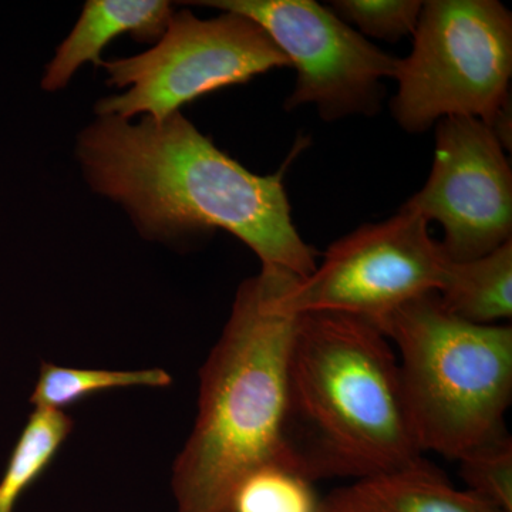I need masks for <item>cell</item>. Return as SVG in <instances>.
Returning <instances> with one entry per match:
<instances>
[{
	"mask_svg": "<svg viewBox=\"0 0 512 512\" xmlns=\"http://www.w3.org/2000/svg\"><path fill=\"white\" fill-rule=\"evenodd\" d=\"M429 222L402 208L340 238L322 264L279 296L289 315L338 312L380 322L404 303L439 293L450 259L429 234Z\"/></svg>",
	"mask_w": 512,
	"mask_h": 512,
	"instance_id": "52a82bcc",
	"label": "cell"
},
{
	"mask_svg": "<svg viewBox=\"0 0 512 512\" xmlns=\"http://www.w3.org/2000/svg\"><path fill=\"white\" fill-rule=\"evenodd\" d=\"M101 66L109 73L107 84L128 87V92L101 99L99 116L130 120L147 114L163 121L205 94L291 63L254 20L231 12L200 19L184 9L174 13L148 52Z\"/></svg>",
	"mask_w": 512,
	"mask_h": 512,
	"instance_id": "8992f818",
	"label": "cell"
},
{
	"mask_svg": "<svg viewBox=\"0 0 512 512\" xmlns=\"http://www.w3.org/2000/svg\"><path fill=\"white\" fill-rule=\"evenodd\" d=\"M330 9L345 23H353L360 35L397 42L413 35L423 2L417 0H338Z\"/></svg>",
	"mask_w": 512,
	"mask_h": 512,
	"instance_id": "e0dca14e",
	"label": "cell"
},
{
	"mask_svg": "<svg viewBox=\"0 0 512 512\" xmlns=\"http://www.w3.org/2000/svg\"><path fill=\"white\" fill-rule=\"evenodd\" d=\"M77 158L93 190L123 205L143 237L174 241L224 229L262 268L305 279L318 266L293 225L284 168L252 174L181 111L138 124L99 116L80 133Z\"/></svg>",
	"mask_w": 512,
	"mask_h": 512,
	"instance_id": "6da1fadb",
	"label": "cell"
},
{
	"mask_svg": "<svg viewBox=\"0 0 512 512\" xmlns=\"http://www.w3.org/2000/svg\"><path fill=\"white\" fill-rule=\"evenodd\" d=\"M460 476L470 491L501 512H512V439L488 441L458 458Z\"/></svg>",
	"mask_w": 512,
	"mask_h": 512,
	"instance_id": "2e32d148",
	"label": "cell"
},
{
	"mask_svg": "<svg viewBox=\"0 0 512 512\" xmlns=\"http://www.w3.org/2000/svg\"><path fill=\"white\" fill-rule=\"evenodd\" d=\"M403 208L440 222L450 261H473L511 241L512 173L493 130L471 117L437 121L429 180Z\"/></svg>",
	"mask_w": 512,
	"mask_h": 512,
	"instance_id": "9c48e42d",
	"label": "cell"
},
{
	"mask_svg": "<svg viewBox=\"0 0 512 512\" xmlns=\"http://www.w3.org/2000/svg\"><path fill=\"white\" fill-rule=\"evenodd\" d=\"M399 362L421 451L458 460L507 434L512 328L476 325L444 308L439 293L404 303L376 323Z\"/></svg>",
	"mask_w": 512,
	"mask_h": 512,
	"instance_id": "277c9868",
	"label": "cell"
},
{
	"mask_svg": "<svg viewBox=\"0 0 512 512\" xmlns=\"http://www.w3.org/2000/svg\"><path fill=\"white\" fill-rule=\"evenodd\" d=\"M173 377L160 367L140 370L79 369L42 362L30 403L40 409L62 410L94 394L128 387L165 389Z\"/></svg>",
	"mask_w": 512,
	"mask_h": 512,
	"instance_id": "5bb4252c",
	"label": "cell"
},
{
	"mask_svg": "<svg viewBox=\"0 0 512 512\" xmlns=\"http://www.w3.org/2000/svg\"><path fill=\"white\" fill-rule=\"evenodd\" d=\"M73 429L66 412L35 407L0 478V512L16 511L22 495L52 466Z\"/></svg>",
	"mask_w": 512,
	"mask_h": 512,
	"instance_id": "4fadbf2b",
	"label": "cell"
},
{
	"mask_svg": "<svg viewBox=\"0 0 512 512\" xmlns=\"http://www.w3.org/2000/svg\"><path fill=\"white\" fill-rule=\"evenodd\" d=\"M289 470L352 481L423 458L392 343L375 323L338 312L299 315L286 372Z\"/></svg>",
	"mask_w": 512,
	"mask_h": 512,
	"instance_id": "7a4b0ae2",
	"label": "cell"
},
{
	"mask_svg": "<svg viewBox=\"0 0 512 512\" xmlns=\"http://www.w3.org/2000/svg\"><path fill=\"white\" fill-rule=\"evenodd\" d=\"M173 15V6L165 0H89L47 64L43 89H64L84 63L101 66V52L116 37L130 35L137 42L157 43Z\"/></svg>",
	"mask_w": 512,
	"mask_h": 512,
	"instance_id": "8fae6325",
	"label": "cell"
},
{
	"mask_svg": "<svg viewBox=\"0 0 512 512\" xmlns=\"http://www.w3.org/2000/svg\"><path fill=\"white\" fill-rule=\"evenodd\" d=\"M439 298L457 318L498 325L512 315V239L473 261H450Z\"/></svg>",
	"mask_w": 512,
	"mask_h": 512,
	"instance_id": "7c38bea8",
	"label": "cell"
},
{
	"mask_svg": "<svg viewBox=\"0 0 512 512\" xmlns=\"http://www.w3.org/2000/svg\"><path fill=\"white\" fill-rule=\"evenodd\" d=\"M296 279L262 268L239 286L200 369L197 417L171 477L175 512H231L245 477L271 464L288 468L286 372L298 316L278 299Z\"/></svg>",
	"mask_w": 512,
	"mask_h": 512,
	"instance_id": "3957f363",
	"label": "cell"
},
{
	"mask_svg": "<svg viewBox=\"0 0 512 512\" xmlns=\"http://www.w3.org/2000/svg\"><path fill=\"white\" fill-rule=\"evenodd\" d=\"M312 484L278 464L258 468L239 484L231 512H319Z\"/></svg>",
	"mask_w": 512,
	"mask_h": 512,
	"instance_id": "9a60e30c",
	"label": "cell"
},
{
	"mask_svg": "<svg viewBox=\"0 0 512 512\" xmlns=\"http://www.w3.org/2000/svg\"><path fill=\"white\" fill-rule=\"evenodd\" d=\"M413 50L399 60L394 120L420 134L471 117L511 148L512 16L497 0L423 2Z\"/></svg>",
	"mask_w": 512,
	"mask_h": 512,
	"instance_id": "5b68a950",
	"label": "cell"
},
{
	"mask_svg": "<svg viewBox=\"0 0 512 512\" xmlns=\"http://www.w3.org/2000/svg\"><path fill=\"white\" fill-rule=\"evenodd\" d=\"M188 5L238 13L254 20L298 70L285 109L315 104L325 121L375 116L384 79H394L397 57L387 55L312 0H208Z\"/></svg>",
	"mask_w": 512,
	"mask_h": 512,
	"instance_id": "ba28073f",
	"label": "cell"
},
{
	"mask_svg": "<svg viewBox=\"0 0 512 512\" xmlns=\"http://www.w3.org/2000/svg\"><path fill=\"white\" fill-rule=\"evenodd\" d=\"M319 512H501L470 491L454 487L439 468L420 458L410 466L352 481L319 503Z\"/></svg>",
	"mask_w": 512,
	"mask_h": 512,
	"instance_id": "30bf717a",
	"label": "cell"
}]
</instances>
